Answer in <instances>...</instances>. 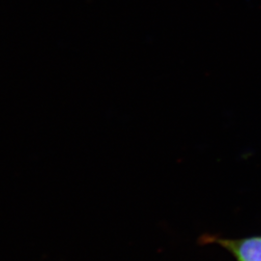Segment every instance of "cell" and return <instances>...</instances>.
Listing matches in <instances>:
<instances>
[{
    "mask_svg": "<svg viewBox=\"0 0 261 261\" xmlns=\"http://www.w3.org/2000/svg\"><path fill=\"white\" fill-rule=\"evenodd\" d=\"M209 240L223 246L237 261H261V236L237 240L210 237Z\"/></svg>",
    "mask_w": 261,
    "mask_h": 261,
    "instance_id": "obj_1",
    "label": "cell"
}]
</instances>
